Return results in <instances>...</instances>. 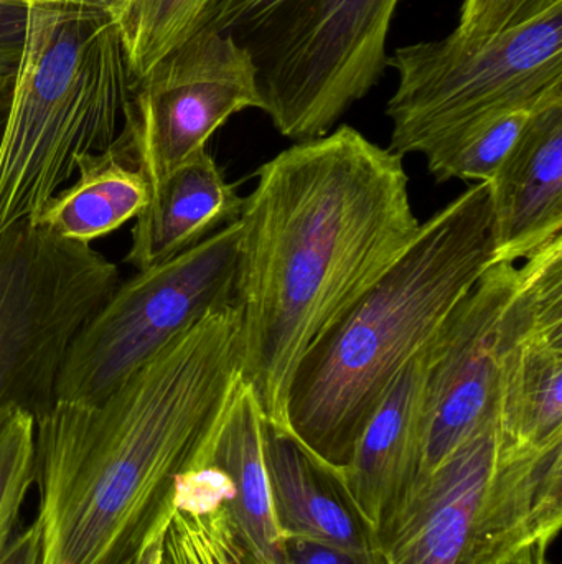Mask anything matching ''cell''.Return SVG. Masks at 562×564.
I'll use <instances>...</instances> for the list:
<instances>
[{
	"label": "cell",
	"mask_w": 562,
	"mask_h": 564,
	"mask_svg": "<svg viewBox=\"0 0 562 564\" xmlns=\"http://www.w3.org/2000/svg\"><path fill=\"white\" fill-rule=\"evenodd\" d=\"M135 82L108 10L32 0L0 134V238L32 220L86 155L118 141Z\"/></svg>",
	"instance_id": "cell-4"
},
{
	"label": "cell",
	"mask_w": 562,
	"mask_h": 564,
	"mask_svg": "<svg viewBox=\"0 0 562 564\" xmlns=\"http://www.w3.org/2000/svg\"><path fill=\"white\" fill-rule=\"evenodd\" d=\"M12 86H5L0 89V134H2L3 122H5L7 109H9L10 95H12Z\"/></svg>",
	"instance_id": "cell-28"
},
{
	"label": "cell",
	"mask_w": 562,
	"mask_h": 564,
	"mask_svg": "<svg viewBox=\"0 0 562 564\" xmlns=\"http://www.w3.org/2000/svg\"><path fill=\"white\" fill-rule=\"evenodd\" d=\"M158 564H253L223 503L197 509L174 502L162 535Z\"/></svg>",
	"instance_id": "cell-21"
},
{
	"label": "cell",
	"mask_w": 562,
	"mask_h": 564,
	"mask_svg": "<svg viewBox=\"0 0 562 564\" xmlns=\"http://www.w3.org/2000/svg\"><path fill=\"white\" fill-rule=\"evenodd\" d=\"M13 83H0V89L5 88V86H12Z\"/></svg>",
	"instance_id": "cell-31"
},
{
	"label": "cell",
	"mask_w": 562,
	"mask_h": 564,
	"mask_svg": "<svg viewBox=\"0 0 562 564\" xmlns=\"http://www.w3.org/2000/svg\"><path fill=\"white\" fill-rule=\"evenodd\" d=\"M205 466L217 467L230 482L224 510L251 562L283 564L284 539L274 517L264 463L263 411L241 378L211 437Z\"/></svg>",
	"instance_id": "cell-16"
},
{
	"label": "cell",
	"mask_w": 562,
	"mask_h": 564,
	"mask_svg": "<svg viewBox=\"0 0 562 564\" xmlns=\"http://www.w3.org/2000/svg\"><path fill=\"white\" fill-rule=\"evenodd\" d=\"M386 63L399 76L389 149L425 155L472 119L562 86V6L477 45L448 35L399 46Z\"/></svg>",
	"instance_id": "cell-9"
},
{
	"label": "cell",
	"mask_w": 562,
	"mask_h": 564,
	"mask_svg": "<svg viewBox=\"0 0 562 564\" xmlns=\"http://www.w3.org/2000/svg\"><path fill=\"white\" fill-rule=\"evenodd\" d=\"M557 314H562V235L524 267L492 264L455 305L429 344L425 440L411 489L500 410L508 358L540 322Z\"/></svg>",
	"instance_id": "cell-7"
},
{
	"label": "cell",
	"mask_w": 562,
	"mask_h": 564,
	"mask_svg": "<svg viewBox=\"0 0 562 564\" xmlns=\"http://www.w3.org/2000/svg\"><path fill=\"white\" fill-rule=\"evenodd\" d=\"M35 416L23 408L0 413V555L13 539L20 509L35 484Z\"/></svg>",
	"instance_id": "cell-22"
},
{
	"label": "cell",
	"mask_w": 562,
	"mask_h": 564,
	"mask_svg": "<svg viewBox=\"0 0 562 564\" xmlns=\"http://www.w3.org/2000/svg\"><path fill=\"white\" fill-rule=\"evenodd\" d=\"M236 307L241 380L271 426L300 358L421 228L403 155L340 126L261 165L243 198Z\"/></svg>",
	"instance_id": "cell-1"
},
{
	"label": "cell",
	"mask_w": 562,
	"mask_h": 564,
	"mask_svg": "<svg viewBox=\"0 0 562 564\" xmlns=\"http://www.w3.org/2000/svg\"><path fill=\"white\" fill-rule=\"evenodd\" d=\"M220 0H114V20L134 82L207 29Z\"/></svg>",
	"instance_id": "cell-20"
},
{
	"label": "cell",
	"mask_w": 562,
	"mask_h": 564,
	"mask_svg": "<svg viewBox=\"0 0 562 564\" xmlns=\"http://www.w3.org/2000/svg\"><path fill=\"white\" fill-rule=\"evenodd\" d=\"M236 304L178 335L96 403L36 420L43 564H134L170 519L178 479L205 467L241 378Z\"/></svg>",
	"instance_id": "cell-2"
},
{
	"label": "cell",
	"mask_w": 562,
	"mask_h": 564,
	"mask_svg": "<svg viewBox=\"0 0 562 564\" xmlns=\"http://www.w3.org/2000/svg\"><path fill=\"white\" fill-rule=\"evenodd\" d=\"M240 248L236 220L184 253L119 281L73 337L55 400L101 401L178 335L236 304Z\"/></svg>",
	"instance_id": "cell-8"
},
{
	"label": "cell",
	"mask_w": 562,
	"mask_h": 564,
	"mask_svg": "<svg viewBox=\"0 0 562 564\" xmlns=\"http://www.w3.org/2000/svg\"><path fill=\"white\" fill-rule=\"evenodd\" d=\"M244 109H263L253 58L233 36L203 30L135 83L119 135L154 187Z\"/></svg>",
	"instance_id": "cell-11"
},
{
	"label": "cell",
	"mask_w": 562,
	"mask_h": 564,
	"mask_svg": "<svg viewBox=\"0 0 562 564\" xmlns=\"http://www.w3.org/2000/svg\"><path fill=\"white\" fill-rule=\"evenodd\" d=\"M76 175L29 221L56 237L91 245L137 218L151 202V184L121 135L108 151L79 159Z\"/></svg>",
	"instance_id": "cell-17"
},
{
	"label": "cell",
	"mask_w": 562,
	"mask_h": 564,
	"mask_svg": "<svg viewBox=\"0 0 562 564\" xmlns=\"http://www.w3.org/2000/svg\"><path fill=\"white\" fill-rule=\"evenodd\" d=\"M30 2L32 0H0V3H25V6H29Z\"/></svg>",
	"instance_id": "cell-30"
},
{
	"label": "cell",
	"mask_w": 562,
	"mask_h": 564,
	"mask_svg": "<svg viewBox=\"0 0 562 564\" xmlns=\"http://www.w3.org/2000/svg\"><path fill=\"white\" fill-rule=\"evenodd\" d=\"M264 463L283 539H302L375 556V539L340 486L289 431L264 421Z\"/></svg>",
	"instance_id": "cell-14"
},
{
	"label": "cell",
	"mask_w": 562,
	"mask_h": 564,
	"mask_svg": "<svg viewBox=\"0 0 562 564\" xmlns=\"http://www.w3.org/2000/svg\"><path fill=\"white\" fill-rule=\"evenodd\" d=\"M500 421L505 436L518 444L562 441V314L540 322L508 358Z\"/></svg>",
	"instance_id": "cell-18"
},
{
	"label": "cell",
	"mask_w": 562,
	"mask_h": 564,
	"mask_svg": "<svg viewBox=\"0 0 562 564\" xmlns=\"http://www.w3.org/2000/svg\"><path fill=\"white\" fill-rule=\"evenodd\" d=\"M29 6L0 3V83L15 82L25 48Z\"/></svg>",
	"instance_id": "cell-24"
},
{
	"label": "cell",
	"mask_w": 562,
	"mask_h": 564,
	"mask_svg": "<svg viewBox=\"0 0 562 564\" xmlns=\"http://www.w3.org/2000/svg\"><path fill=\"white\" fill-rule=\"evenodd\" d=\"M492 264L491 182H478L421 224L408 250L300 358L287 393L289 433L339 476L399 371Z\"/></svg>",
	"instance_id": "cell-3"
},
{
	"label": "cell",
	"mask_w": 562,
	"mask_h": 564,
	"mask_svg": "<svg viewBox=\"0 0 562 564\" xmlns=\"http://www.w3.org/2000/svg\"><path fill=\"white\" fill-rule=\"evenodd\" d=\"M558 93H562V86L551 89L540 101L485 112L442 139L425 154L432 177L438 182L458 178L475 184L492 181L531 116Z\"/></svg>",
	"instance_id": "cell-19"
},
{
	"label": "cell",
	"mask_w": 562,
	"mask_h": 564,
	"mask_svg": "<svg viewBox=\"0 0 562 564\" xmlns=\"http://www.w3.org/2000/svg\"><path fill=\"white\" fill-rule=\"evenodd\" d=\"M0 564H43L42 529L36 520L12 539L0 555Z\"/></svg>",
	"instance_id": "cell-26"
},
{
	"label": "cell",
	"mask_w": 562,
	"mask_h": 564,
	"mask_svg": "<svg viewBox=\"0 0 562 564\" xmlns=\"http://www.w3.org/2000/svg\"><path fill=\"white\" fill-rule=\"evenodd\" d=\"M488 182L495 263L518 264L562 235V93L535 111Z\"/></svg>",
	"instance_id": "cell-13"
},
{
	"label": "cell",
	"mask_w": 562,
	"mask_h": 564,
	"mask_svg": "<svg viewBox=\"0 0 562 564\" xmlns=\"http://www.w3.org/2000/svg\"><path fill=\"white\" fill-rule=\"evenodd\" d=\"M401 0H220L211 32L253 58L263 109L293 141L333 131L388 66L386 40Z\"/></svg>",
	"instance_id": "cell-6"
},
{
	"label": "cell",
	"mask_w": 562,
	"mask_h": 564,
	"mask_svg": "<svg viewBox=\"0 0 562 564\" xmlns=\"http://www.w3.org/2000/svg\"><path fill=\"white\" fill-rule=\"evenodd\" d=\"M429 344L399 371L363 427L349 464L337 476L373 539L411 489L418 473L425 440Z\"/></svg>",
	"instance_id": "cell-12"
},
{
	"label": "cell",
	"mask_w": 562,
	"mask_h": 564,
	"mask_svg": "<svg viewBox=\"0 0 562 564\" xmlns=\"http://www.w3.org/2000/svg\"><path fill=\"white\" fill-rule=\"evenodd\" d=\"M119 281L91 245L32 221L0 238V413L23 408L36 421L52 406L73 337Z\"/></svg>",
	"instance_id": "cell-10"
},
{
	"label": "cell",
	"mask_w": 562,
	"mask_h": 564,
	"mask_svg": "<svg viewBox=\"0 0 562 564\" xmlns=\"http://www.w3.org/2000/svg\"><path fill=\"white\" fill-rule=\"evenodd\" d=\"M557 6H562V0H464L458 26L451 35L464 45H477Z\"/></svg>",
	"instance_id": "cell-23"
},
{
	"label": "cell",
	"mask_w": 562,
	"mask_h": 564,
	"mask_svg": "<svg viewBox=\"0 0 562 564\" xmlns=\"http://www.w3.org/2000/svg\"><path fill=\"white\" fill-rule=\"evenodd\" d=\"M243 197L228 184L210 152L195 155L152 187L135 218L125 263L147 270L200 243L240 218Z\"/></svg>",
	"instance_id": "cell-15"
},
{
	"label": "cell",
	"mask_w": 562,
	"mask_h": 564,
	"mask_svg": "<svg viewBox=\"0 0 562 564\" xmlns=\"http://www.w3.org/2000/svg\"><path fill=\"white\" fill-rule=\"evenodd\" d=\"M550 540H544V542L535 543L530 549L521 552L520 555L515 556L511 562L507 564H551L550 563V549H551Z\"/></svg>",
	"instance_id": "cell-27"
},
{
	"label": "cell",
	"mask_w": 562,
	"mask_h": 564,
	"mask_svg": "<svg viewBox=\"0 0 562 564\" xmlns=\"http://www.w3.org/2000/svg\"><path fill=\"white\" fill-rule=\"evenodd\" d=\"M68 2L88 3V6L99 7V9L108 10L114 0H68Z\"/></svg>",
	"instance_id": "cell-29"
},
{
	"label": "cell",
	"mask_w": 562,
	"mask_h": 564,
	"mask_svg": "<svg viewBox=\"0 0 562 564\" xmlns=\"http://www.w3.org/2000/svg\"><path fill=\"white\" fill-rule=\"evenodd\" d=\"M283 564H375L373 556L302 539H284Z\"/></svg>",
	"instance_id": "cell-25"
},
{
	"label": "cell",
	"mask_w": 562,
	"mask_h": 564,
	"mask_svg": "<svg viewBox=\"0 0 562 564\" xmlns=\"http://www.w3.org/2000/svg\"><path fill=\"white\" fill-rule=\"evenodd\" d=\"M562 527V441L508 440L500 410L419 480L375 535V564H507Z\"/></svg>",
	"instance_id": "cell-5"
}]
</instances>
